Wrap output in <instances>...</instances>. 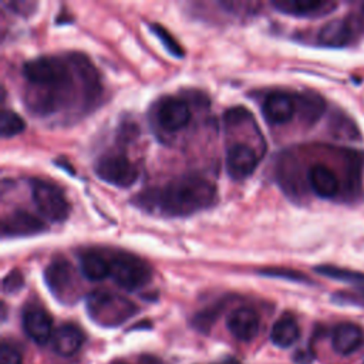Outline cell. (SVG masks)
Wrapping results in <instances>:
<instances>
[{
	"label": "cell",
	"instance_id": "cell-26",
	"mask_svg": "<svg viewBox=\"0 0 364 364\" xmlns=\"http://www.w3.org/2000/svg\"><path fill=\"white\" fill-rule=\"evenodd\" d=\"M333 300L338 304H351L364 307V287H358L351 291H338L333 296Z\"/></svg>",
	"mask_w": 364,
	"mask_h": 364
},
{
	"label": "cell",
	"instance_id": "cell-24",
	"mask_svg": "<svg viewBox=\"0 0 364 364\" xmlns=\"http://www.w3.org/2000/svg\"><path fill=\"white\" fill-rule=\"evenodd\" d=\"M149 28L152 30V33L161 40V43L164 44V47L168 50L169 54L175 55L176 58H181L183 55V50L179 46V43L159 24H151Z\"/></svg>",
	"mask_w": 364,
	"mask_h": 364
},
{
	"label": "cell",
	"instance_id": "cell-20",
	"mask_svg": "<svg viewBox=\"0 0 364 364\" xmlns=\"http://www.w3.org/2000/svg\"><path fill=\"white\" fill-rule=\"evenodd\" d=\"M80 270L82 276L91 282L104 280L111 274L109 262L97 252H85L80 257Z\"/></svg>",
	"mask_w": 364,
	"mask_h": 364
},
{
	"label": "cell",
	"instance_id": "cell-3",
	"mask_svg": "<svg viewBox=\"0 0 364 364\" xmlns=\"http://www.w3.org/2000/svg\"><path fill=\"white\" fill-rule=\"evenodd\" d=\"M85 307L90 318L104 327H117L131 318L138 310L131 300L105 290L90 293Z\"/></svg>",
	"mask_w": 364,
	"mask_h": 364
},
{
	"label": "cell",
	"instance_id": "cell-9",
	"mask_svg": "<svg viewBox=\"0 0 364 364\" xmlns=\"http://www.w3.org/2000/svg\"><path fill=\"white\" fill-rule=\"evenodd\" d=\"M47 226L41 219L27 210L17 209L3 218L1 236L3 237H24L44 232Z\"/></svg>",
	"mask_w": 364,
	"mask_h": 364
},
{
	"label": "cell",
	"instance_id": "cell-15",
	"mask_svg": "<svg viewBox=\"0 0 364 364\" xmlns=\"http://www.w3.org/2000/svg\"><path fill=\"white\" fill-rule=\"evenodd\" d=\"M309 185L313 192L323 199L334 198L338 192L340 183L336 173L323 164H316L309 169L307 173Z\"/></svg>",
	"mask_w": 364,
	"mask_h": 364
},
{
	"label": "cell",
	"instance_id": "cell-16",
	"mask_svg": "<svg viewBox=\"0 0 364 364\" xmlns=\"http://www.w3.org/2000/svg\"><path fill=\"white\" fill-rule=\"evenodd\" d=\"M354 40V31L348 21L333 20L326 23L317 33V41L324 47H346Z\"/></svg>",
	"mask_w": 364,
	"mask_h": 364
},
{
	"label": "cell",
	"instance_id": "cell-7",
	"mask_svg": "<svg viewBox=\"0 0 364 364\" xmlns=\"http://www.w3.org/2000/svg\"><path fill=\"white\" fill-rule=\"evenodd\" d=\"M44 280L54 297L63 303H67L75 291L74 270L65 259L53 260L44 270Z\"/></svg>",
	"mask_w": 364,
	"mask_h": 364
},
{
	"label": "cell",
	"instance_id": "cell-10",
	"mask_svg": "<svg viewBox=\"0 0 364 364\" xmlns=\"http://www.w3.org/2000/svg\"><path fill=\"white\" fill-rule=\"evenodd\" d=\"M259 164L257 154L247 144H233L226 152V169L230 178L240 181L253 173Z\"/></svg>",
	"mask_w": 364,
	"mask_h": 364
},
{
	"label": "cell",
	"instance_id": "cell-17",
	"mask_svg": "<svg viewBox=\"0 0 364 364\" xmlns=\"http://www.w3.org/2000/svg\"><path fill=\"white\" fill-rule=\"evenodd\" d=\"M82 341H84V334L74 324L60 326L51 337L53 350L61 357H70L75 354L81 348Z\"/></svg>",
	"mask_w": 364,
	"mask_h": 364
},
{
	"label": "cell",
	"instance_id": "cell-30",
	"mask_svg": "<svg viewBox=\"0 0 364 364\" xmlns=\"http://www.w3.org/2000/svg\"><path fill=\"white\" fill-rule=\"evenodd\" d=\"M219 364H239L235 358H228V360H225L223 363H219Z\"/></svg>",
	"mask_w": 364,
	"mask_h": 364
},
{
	"label": "cell",
	"instance_id": "cell-27",
	"mask_svg": "<svg viewBox=\"0 0 364 364\" xmlns=\"http://www.w3.org/2000/svg\"><path fill=\"white\" fill-rule=\"evenodd\" d=\"M0 364H21L20 351L14 346L4 341L0 348Z\"/></svg>",
	"mask_w": 364,
	"mask_h": 364
},
{
	"label": "cell",
	"instance_id": "cell-8",
	"mask_svg": "<svg viewBox=\"0 0 364 364\" xmlns=\"http://www.w3.org/2000/svg\"><path fill=\"white\" fill-rule=\"evenodd\" d=\"M156 121L165 131H179L191 121V108L186 101L178 97L162 98L156 107Z\"/></svg>",
	"mask_w": 364,
	"mask_h": 364
},
{
	"label": "cell",
	"instance_id": "cell-29",
	"mask_svg": "<svg viewBox=\"0 0 364 364\" xmlns=\"http://www.w3.org/2000/svg\"><path fill=\"white\" fill-rule=\"evenodd\" d=\"M293 360L296 364H311L314 361V354L309 350H299L294 353Z\"/></svg>",
	"mask_w": 364,
	"mask_h": 364
},
{
	"label": "cell",
	"instance_id": "cell-2",
	"mask_svg": "<svg viewBox=\"0 0 364 364\" xmlns=\"http://www.w3.org/2000/svg\"><path fill=\"white\" fill-rule=\"evenodd\" d=\"M215 198L212 182L199 175H185L159 189L155 203L166 216H189L209 208Z\"/></svg>",
	"mask_w": 364,
	"mask_h": 364
},
{
	"label": "cell",
	"instance_id": "cell-4",
	"mask_svg": "<svg viewBox=\"0 0 364 364\" xmlns=\"http://www.w3.org/2000/svg\"><path fill=\"white\" fill-rule=\"evenodd\" d=\"M111 277L114 282L128 290L135 291L151 282L152 270L139 257L131 253H115L109 262Z\"/></svg>",
	"mask_w": 364,
	"mask_h": 364
},
{
	"label": "cell",
	"instance_id": "cell-6",
	"mask_svg": "<svg viewBox=\"0 0 364 364\" xmlns=\"http://www.w3.org/2000/svg\"><path fill=\"white\" fill-rule=\"evenodd\" d=\"M95 175L118 188H129L138 179L136 166L122 154H107L98 158L94 165Z\"/></svg>",
	"mask_w": 364,
	"mask_h": 364
},
{
	"label": "cell",
	"instance_id": "cell-21",
	"mask_svg": "<svg viewBox=\"0 0 364 364\" xmlns=\"http://www.w3.org/2000/svg\"><path fill=\"white\" fill-rule=\"evenodd\" d=\"M314 272L321 276L330 277L333 280H338L350 284H364V273L361 272H355V270H350V269H344L333 264L316 266Z\"/></svg>",
	"mask_w": 364,
	"mask_h": 364
},
{
	"label": "cell",
	"instance_id": "cell-11",
	"mask_svg": "<svg viewBox=\"0 0 364 364\" xmlns=\"http://www.w3.org/2000/svg\"><path fill=\"white\" fill-rule=\"evenodd\" d=\"M297 109L296 100L286 92H270L262 105L263 115L267 122L274 124V125H282L289 122L294 112Z\"/></svg>",
	"mask_w": 364,
	"mask_h": 364
},
{
	"label": "cell",
	"instance_id": "cell-31",
	"mask_svg": "<svg viewBox=\"0 0 364 364\" xmlns=\"http://www.w3.org/2000/svg\"><path fill=\"white\" fill-rule=\"evenodd\" d=\"M112 364H128V363H125V361H122V360H118V361H114Z\"/></svg>",
	"mask_w": 364,
	"mask_h": 364
},
{
	"label": "cell",
	"instance_id": "cell-22",
	"mask_svg": "<svg viewBox=\"0 0 364 364\" xmlns=\"http://www.w3.org/2000/svg\"><path fill=\"white\" fill-rule=\"evenodd\" d=\"M26 128V124L23 118L10 109H3L0 115V134L3 138L14 136L20 132H23Z\"/></svg>",
	"mask_w": 364,
	"mask_h": 364
},
{
	"label": "cell",
	"instance_id": "cell-12",
	"mask_svg": "<svg viewBox=\"0 0 364 364\" xmlns=\"http://www.w3.org/2000/svg\"><path fill=\"white\" fill-rule=\"evenodd\" d=\"M228 330L230 334L239 341H250L253 340L260 327V320L257 313L250 307H239L235 309L226 320Z\"/></svg>",
	"mask_w": 364,
	"mask_h": 364
},
{
	"label": "cell",
	"instance_id": "cell-13",
	"mask_svg": "<svg viewBox=\"0 0 364 364\" xmlns=\"http://www.w3.org/2000/svg\"><path fill=\"white\" fill-rule=\"evenodd\" d=\"M23 328L37 344H46L53 337V321L50 314L41 307L31 306L23 313Z\"/></svg>",
	"mask_w": 364,
	"mask_h": 364
},
{
	"label": "cell",
	"instance_id": "cell-18",
	"mask_svg": "<svg viewBox=\"0 0 364 364\" xmlns=\"http://www.w3.org/2000/svg\"><path fill=\"white\" fill-rule=\"evenodd\" d=\"M363 341L361 328L353 323L338 324L331 336V346L336 353L341 355H348L354 353Z\"/></svg>",
	"mask_w": 364,
	"mask_h": 364
},
{
	"label": "cell",
	"instance_id": "cell-5",
	"mask_svg": "<svg viewBox=\"0 0 364 364\" xmlns=\"http://www.w3.org/2000/svg\"><path fill=\"white\" fill-rule=\"evenodd\" d=\"M31 198L38 212L51 222H63L68 218L70 203L63 191L46 181H31Z\"/></svg>",
	"mask_w": 364,
	"mask_h": 364
},
{
	"label": "cell",
	"instance_id": "cell-19",
	"mask_svg": "<svg viewBox=\"0 0 364 364\" xmlns=\"http://www.w3.org/2000/svg\"><path fill=\"white\" fill-rule=\"evenodd\" d=\"M300 336V328L297 321L289 316L284 314L282 316L272 327L270 331V340L274 346L280 347V348H287L291 347Z\"/></svg>",
	"mask_w": 364,
	"mask_h": 364
},
{
	"label": "cell",
	"instance_id": "cell-28",
	"mask_svg": "<svg viewBox=\"0 0 364 364\" xmlns=\"http://www.w3.org/2000/svg\"><path fill=\"white\" fill-rule=\"evenodd\" d=\"M24 286V279L18 270L10 272L3 279V291L4 293H16Z\"/></svg>",
	"mask_w": 364,
	"mask_h": 364
},
{
	"label": "cell",
	"instance_id": "cell-14",
	"mask_svg": "<svg viewBox=\"0 0 364 364\" xmlns=\"http://www.w3.org/2000/svg\"><path fill=\"white\" fill-rule=\"evenodd\" d=\"M272 6L280 13L294 17H320L336 7L334 3L323 0H273Z\"/></svg>",
	"mask_w": 364,
	"mask_h": 364
},
{
	"label": "cell",
	"instance_id": "cell-1",
	"mask_svg": "<svg viewBox=\"0 0 364 364\" xmlns=\"http://www.w3.org/2000/svg\"><path fill=\"white\" fill-rule=\"evenodd\" d=\"M74 73L71 57H38L27 61L23 65V75L34 90L27 98L28 108L37 114H50L68 102Z\"/></svg>",
	"mask_w": 364,
	"mask_h": 364
},
{
	"label": "cell",
	"instance_id": "cell-23",
	"mask_svg": "<svg viewBox=\"0 0 364 364\" xmlns=\"http://www.w3.org/2000/svg\"><path fill=\"white\" fill-rule=\"evenodd\" d=\"M300 101V107H301V112L303 115L309 119V121H316L323 109H324V102L323 100L316 95V94H304L299 97Z\"/></svg>",
	"mask_w": 364,
	"mask_h": 364
},
{
	"label": "cell",
	"instance_id": "cell-25",
	"mask_svg": "<svg viewBox=\"0 0 364 364\" xmlns=\"http://www.w3.org/2000/svg\"><path fill=\"white\" fill-rule=\"evenodd\" d=\"M263 276H270V277H280V279H286V280H291V282H300V283H311V280L301 274L300 272L296 270H290V269H263L259 272Z\"/></svg>",
	"mask_w": 364,
	"mask_h": 364
}]
</instances>
